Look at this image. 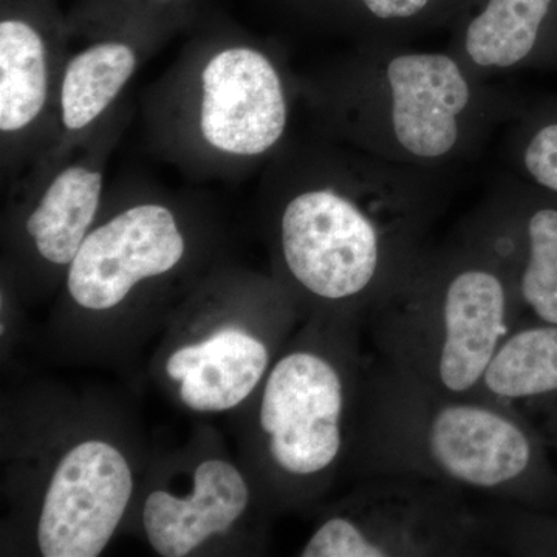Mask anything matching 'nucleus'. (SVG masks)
I'll list each match as a JSON object with an SVG mask.
<instances>
[{"label": "nucleus", "mask_w": 557, "mask_h": 557, "mask_svg": "<svg viewBox=\"0 0 557 557\" xmlns=\"http://www.w3.org/2000/svg\"><path fill=\"white\" fill-rule=\"evenodd\" d=\"M120 129L116 112L86 143L14 182L7 233L17 269L64 281L104 208L106 168Z\"/></svg>", "instance_id": "9"}, {"label": "nucleus", "mask_w": 557, "mask_h": 557, "mask_svg": "<svg viewBox=\"0 0 557 557\" xmlns=\"http://www.w3.org/2000/svg\"><path fill=\"white\" fill-rule=\"evenodd\" d=\"M67 30L27 10L0 21V152L14 182L50 149Z\"/></svg>", "instance_id": "12"}, {"label": "nucleus", "mask_w": 557, "mask_h": 557, "mask_svg": "<svg viewBox=\"0 0 557 557\" xmlns=\"http://www.w3.org/2000/svg\"><path fill=\"white\" fill-rule=\"evenodd\" d=\"M449 51L479 78L557 70V0H469Z\"/></svg>", "instance_id": "16"}, {"label": "nucleus", "mask_w": 557, "mask_h": 557, "mask_svg": "<svg viewBox=\"0 0 557 557\" xmlns=\"http://www.w3.org/2000/svg\"><path fill=\"white\" fill-rule=\"evenodd\" d=\"M333 16L359 42H401L448 27L469 0H327Z\"/></svg>", "instance_id": "18"}, {"label": "nucleus", "mask_w": 557, "mask_h": 557, "mask_svg": "<svg viewBox=\"0 0 557 557\" xmlns=\"http://www.w3.org/2000/svg\"><path fill=\"white\" fill-rule=\"evenodd\" d=\"M458 226L507 270L522 322L557 324V196L505 172Z\"/></svg>", "instance_id": "13"}, {"label": "nucleus", "mask_w": 557, "mask_h": 557, "mask_svg": "<svg viewBox=\"0 0 557 557\" xmlns=\"http://www.w3.org/2000/svg\"><path fill=\"white\" fill-rule=\"evenodd\" d=\"M505 127L508 174L557 196V95L523 101Z\"/></svg>", "instance_id": "19"}, {"label": "nucleus", "mask_w": 557, "mask_h": 557, "mask_svg": "<svg viewBox=\"0 0 557 557\" xmlns=\"http://www.w3.org/2000/svg\"><path fill=\"white\" fill-rule=\"evenodd\" d=\"M468 494L406 478L362 480L325 508L299 556L460 557L491 552L487 511Z\"/></svg>", "instance_id": "7"}, {"label": "nucleus", "mask_w": 557, "mask_h": 557, "mask_svg": "<svg viewBox=\"0 0 557 557\" xmlns=\"http://www.w3.org/2000/svg\"><path fill=\"white\" fill-rule=\"evenodd\" d=\"M196 249L193 225L172 201L145 196L102 208L65 273V296L81 313H116L146 289L178 277Z\"/></svg>", "instance_id": "8"}, {"label": "nucleus", "mask_w": 557, "mask_h": 557, "mask_svg": "<svg viewBox=\"0 0 557 557\" xmlns=\"http://www.w3.org/2000/svg\"><path fill=\"white\" fill-rule=\"evenodd\" d=\"M361 321L307 318L256 394V467L273 507H310L347 465L368 368L359 351Z\"/></svg>", "instance_id": "5"}, {"label": "nucleus", "mask_w": 557, "mask_h": 557, "mask_svg": "<svg viewBox=\"0 0 557 557\" xmlns=\"http://www.w3.org/2000/svg\"><path fill=\"white\" fill-rule=\"evenodd\" d=\"M347 467L555 511L557 469L525 421L483 395H446L381 361L366 368Z\"/></svg>", "instance_id": "3"}, {"label": "nucleus", "mask_w": 557, "mask_h": 557, "mask_svg": "<svg viewBox=\"0 0 557 557\" xmlns=\"http://www.w3.org/2000/svg\"><path fill=\"white\" fill-rule=\"evenodd\" d=\"M255 508V490L228 458L212 456L196 465L189 491L153 487L141 509L150 548L161 557L196 555L214 539L226 537Z\"/></svg>", "instance_id": "15"}, {"label": "nucleus", "mask_w": 557, "mask_h": 557, "mask_svg": "<svg viewBox=\"0 0 557 557\" xmlns=\"http://www.w3.org/2000/svg\"><path fill=\"white\" fill-rule=\"evenodd\" d=\"M454 171L399 166L319 135L273 159V277L302 317L364 319L448 208Z\"/></svg>", "instance_id": "1"}, {"label": "nucleus", "mask_w": 557, "mask_h": 557, "mask_svg": "<svg viewBox=\"0 0 557 557\" xmlns=\"http://www.w3.org/2000/svg\"><path fill=\"white\" fill-rule=\"evenodd\" d=\"M300 78L281 51L249 39H212L182 54L150 90L153 139L186 170L233 175L287 146Z\"/></svg>", "instance_id": "6"}, {"label": "nucleus", "mask_w": 557, "mask_h": 557, "mask_svg": "<svg viewBox=\"0 0 557 557\" xmlns=\"http://www.w3.org/2000/svg\"><path fill=\"white\" fill-rule=\"evenodd\" d=\"M295 304L274 278H263L244 317L209 321L171 348L163 362L178 401L197 413H223L249 401L287 344Z\"/></svg>", "instance_id": "10"}, {"label": "nucleus", "mask_w": 557, "mask_h": 557, "mask_svg": "<svg viewBox=\"0 0 557 557\" xmlns=\"http://www.w3.org/2000/svg\"><path fill=\"white\" fill-rule=\"evenodd\" d=\"M491 552L509 556H557V515L502 504L487 511Z\"/></svg>", "instance_id": "20"}, {"label": "nucleus", "mask_w": 557, "mask_h": 557, "mask_svg": "<svg viewBox=\"0 0 557 557\" xmlns=\"http://www.w3.org/2000/svg\"><path fill=\"white\" fill-rule=\"evenodd\" d=\"M135 491L131 458L119 443L86 437L51 468L35 522L44 557L100 556L126 516Z\"/></svg>", "instance_id": "11"}, {"label": "nucleus", "mask_w": 557, "mask_h": 557, "mask_svg": "<svg viewBox=\"0 0 557 557\" xmlns=\"http://www.w3.org/2000/svg\"><path fill=\"white\" fill-rule=\"evenodd\" d=\"M148 2L152 3V5L166 7L172 5V3H177L180 0H148Z\"/></svg>", "instance_id": "21"}, {"label": "nucleus", "mask_w": 557, "mask_h": 557, "mask_svg": "<svg viewBox=\"0 0 557 557\" xmlns=\"http://www.w3.org/2000/svg\"><path fill=\"white\" fill-rule=\"evenodd\" d=\"M479 394L518 413L557 458V324H519L498 348Z\"/></svg>", "instance_id": "17"}, {"label": "nucleus", "mask_w": 557, "mask_h": 557, "mask_svg": "<svg viewBox=\"0 0 557 557\" xmlns=\"http://www.w3.org/2000/svg\"><path fill=\"white\" fill-rule=\"evenodd\" d=\"M300 98L319 135L399 166L454 171L475 159L522 108L453 51L359 42L310 78Z\"/></svg>", "instance_id": "2"}, {"label": "nucleus", "mask_w": 557, "mask_h": 557, "mask_svg": "<svg viewBox=\"0 0 557 557\" xmlns=\"http://www.w3.org/2000/svg\"><path fill=\"white\" fill-rule=\"evenodd\" d=\"M157 40L159 33L149 22L84 36L67 30L57 129L50 149L36 163L83 145L119 112L121 95Z\"/></svg>", "instance_id": "14"}, {"label": "nucleus", "mask_w": 557, "mask_h": 557, "mask_svg": "<svg viewBox=\"0 0 557 557\" xmlns=\"http://www.w3.org/2000/svg\"><path fill=\"white\" fill-rule=\"evenodd\" d=\"M364 318L381 361L457 397L479 394L522 322L507 270L460 226L421 249Z\"/></svg>", "instance_id": "4"}]
</instances>
